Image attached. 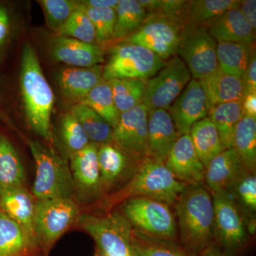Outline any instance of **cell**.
Instances as JSON below:
<instances>
[{
	"mask_svg": "<svg viewBox=\"0 0 256 256\" xmlns=\"http://www.w3.org/2000/svg\"><path fill=\"white\" fill-rule=\"evenodd\" d=\"M148 110L144 104L122 112L114 128L112 144L139 164L146 158Z\"/></svg>",
	"mask_w": 256,
	"mask_h": 256,
	"instance_id": "obj_13",
	"label": "cell"
},
{
	"mask_svg": "<svg viewBox=\"0 0 256 256\" xmlns=\"http://www.w3.org/2000/svg\"><path fill=\"white\" fill-rule=\"evenodd\" d=\"M47 25L56 32L76 9L79 1L74 0H40Z\"/></svg>",
	"mask_w": 256,
	"mask_h": 256,
	"instance_id": "obj_40",
	"label": "cell"
},
{
	"mask_svg": "<svg viewBox=\"0 0 256 256\" xmlns=\"http://www.w3.org/2000/svg\"><path fill=\"white\" fill-rule=\"evenodd\" d=\"M56 60L78 68H88L105 62L104 50L99 45L87 44L70 37L56 36L50 44Z\"/></svg>",
	"mask_w": 256,
	"mask_h": 256,
	"instance_id": "obj_18",
	"label": "cell"
},
{
	"mask_svg": "<svg viewBox=\"0 0 256 256\" xmlns=\"http://www.w3.org/2000/svg\"><path fill=\"white\" fill-rule=\"evenodd\" d=\"M86 8L92 9H114L118 0H82L80 1Z\"/></svg>",
	"mask_w": 256,
	"mask_h": 256,
	"instance_id": "obj_46",
	"label": "cell"
},
{
	"mask_svg": "<svg viewBox=\"0 0 256 256\" xmlns=\"http://www.w3.org/2000/svg\"><path fill=\"white\" fill-rule=\"evenodd\" d=\"M174 204L181 246L196 256L214 238L212 196L202 185H186Z\"/></svg>",
	"mask_w": 256,
	"mask_h": 256,
	"instance_id": "obj_2",
	"label": "cell"
},
{
	"mask_svg": "<svg viewBox=\"0 0 256 256\" xmlns=\"http://www.w3.org/2000/svg\"><path fill=\"white\" fill-rule=\"evenodd\" d=\"M242 212L246 225L250 220H256V173L246 171L234 184L227 192Z\"/></svg>",
	"mask_w": 256,
	"mask_h": 256,
	"instance_id": "obj_37",
	"label": "cell"
},
{
	"mask_svg": "<svg viewBox=\"0 0 256 256\" xmlns=\"http://www.w3.org/2000/svg\"><path fill=\"white\" fill-rule=\"evenodd\" d=\"M188 134L197 156L205 168L212 159L226 149L218 130L208 117L194 124Z\"/></svg>",
	"mask_w": 256,
	"mask_h": 256,
	"instance_id": "obj_27",
	"label": "cell"
},
{
	"mask_svg": "<svg viewBox=\"0 0 256 256\" xmlns=\"http://www.w3.org/2000/svg\"><path fill=\"white\" fill-rule=\"evenodd\" d=\"M240 0H192L188 2L184 22L190 28L204 26L233 8Z\"/></svg>",
	"mask_w": 256,
	"mask_h": 256,
	"instance_id": "obj_31",
	"label": "cell"
},
{
	"mask_svg": "<svg viewBox=\"0 0 256 256\" xmlns=\"http://www.w3.org/2000/svg\"><path fill=\"white\" fill-rule=\"evenodd\" d=\"M242 108L244 116L256 118V94L244 96L242 100Z\"/></svg>",
	"mask_w": 256,
	"mask_h": 256,
	"instance_id": "obj_47",
	"label": "cell"
},
{
	"mask_svg": "<svg viewBox=\"0 0 256 256\" xmlns=\"http://www.w3.org/2000/svg\"><path fill=\"white\" fill-rule=\"evenodd\" d=\"M70 112L82 124L90 142L112 144L114 128L95 111L84 104L76 102L70 108Z\"/></svg>",
	"mask_w": 256,
	"mask_h": 256,
	"instance_id": "obj_33",
	"label": "cell"
},
{
	"mask_svg": "<svg viewBox=\"0 0 256 256\" xmlns=\"http://www.w3.org/2000/svg\"><path fill=\"white\" fill-rule=\"evenodd\" d=\"M85 10L95 28L96 42L98 44H104L112 41L116 22V10L92 9L86 6Z\"/></svg>",
	"mask_w": 256,
	"mask_h": 256,
	"instance_id": "obj_41",
	"label": "cell"
},
{
	"mask_svg": "<svg viewBox=\"0 0 256 256\" xmlns=\"http://www.w3.org/2000/svg\"><path fill=\"white\" fill-rule=\"evenodd\" d=\"M98 160L104 192L120 181L127 173L131 160L112 144H99Z\"/></svg>",
	"mask_w": 256,
	"mask_h": 256,
	"instance_id": "obj_26",
	"label": "cell"
},
{
	"mask_svg": "<svg viewBox=\"0 0 256 256\" xmlns=\"http://www.w3.org/2000/svg\"><path fill=\"white\" fill-rule=\"evenodd\" d=\"M35 204L36 200L24 186L8 188L0 195V210L18 224L36 244L34 232Z\"/></svg>",
	"mask_w": 256,
	"mask_h": 256,
	"instance_id": "obj_20",
	"label": "cell"
},
{
	"mask_svg": "<svg viewBox=\"0 0 256 256\" xmlns=\"http://www.w3.org/2000/svg\"><path fill=\"white\" fill-rule=\"evenodd\" d=\"M168 110L180 136L190 134L194 124L208 117L204 92L198 80L192 78Z\"/></svg>",
	"mask_w": 256,
	"mask_h": 256,
	"instance_id": "obj_15",
	"label": "cell"
},
{
	"mask_svg": "<svg viewBox=\"0 0 256 256\" xmlns=\"http://www.w3.org/2000/svg\"><path fill=\"white\" fill-rule=\"evenodd\" d=\"M192 79L190 70L180 56L172 57L154 76L146 80L143 101L146 110H168Z\"/></svg>",
	"mask_w": 256,
	"mask_h": 256,
	"instance_id": "obj_10",
	"label": "cell"
},
{
	"mask_svg": "<svg viewBox=\"0 0 256 256\" xmlns=\"http://www.w3.org/2000/svg\"><path fill=\"white\" fill-rule=\"evenodd\" d=\"M198 82L204 92L208 110L213 106L244 98L242 79L224 73L220 68Z\"/></svg>",
	"mask_w": 256,
	"mask_h": 256,
	"instance_id": "obj_22",
	"label": "cell"
},
{
	"mask_svg": "<svg viewBox=\"0 0 256 256\" xmlns=\"http://www.w3.org/2000/svg\"><path fill=\"white\" fill-rule=\"evenodd\" d=\"M26 174L22 162L11 141L0 134V195L8 188L24 186Z\"/></svg>",
	"mask_w": 256,
	"mask_h": 256,
	"instance_id": "obj_28",
	"label": "cell"
},
{
	"mask_svg": "<svg viewBox=\"0 0 256 256\" xmlns=\"http://www.w3.org/2000/svg\"><path fill=\"white\" fill-rule=\"evenodd\" d=\"M186 184L178 181L163 163L146 158L138 164L129 182L106 202L108 207L134 197H146L168 205L176 201Z\"/></svg>",
	"mask_w": 256,
	"mask_h": 256,
	"instance_id": "obj_3",
	"label": "cell"
},
{
	"mask_svg": "<svg viewBox=\"0 0 256 256\" xmlns=\"http://www.w3.org/2000/svg\"><path fill=\"white\" fill-rule=\"evenodd\" d=\"M146 80L134 78L108 80L112 88L114 104L120 114L143 104Z\"/></svg>",
	"mask_w": 256,
	"mask_h": 256,
	"instance_id": "obj_36",
	"label": "cell"
},
{
	"mask_svg": "<svg viewBox=\"0 0 256 256\" xmlns=\"http://www.w3.org/2000/svg\"><path fill=\"white\" fill-rule=\"evenodd\" d=\"M122 203L121 213L134 230L156 238L176 239L178 224L169 205L146 197L128 198Z\"/></svg>",
	"mask_w": 256,
	"mask_h": 256,
	"instance_id": "obj_8",
	"label": "cell"
},
{
	"mask_svg": "<svg viewBox=\"0 0 256 256\" xmlns=\"http://www.w3.org/2000/svg\"><path fill=\"white\" fill-rule=\"evenodd\" d=\"M216 41L206 26L190 28L183 37L178 50L191 74L192 78L201 80L213 74L218 68Z\"/></svg>",
	"mask_w": 256,
	"mask_h": 256,
	"instance_id": "obj_12",
	"label": "cell"
},
{
	"mask_svg": "<svg viewBox=\"0 0 256 256\" xmlns=\"http://www.w3.org/2000/svg\"><path fill=\"white\" fill-rule=\"evenodd\" d=\"M78 102L95 111L112 128L118 124L120 112L114 104L112 88L108 80H102Z\"/></svg>",
	"mask_w": 256,
	"mask_h": 256,
	"instance_id": "obj_32",
	"label": "cell"
},
{
	"mask_svg": "<svg viewBox=\"0 0 256 256\" xmlns=\"http://www.w3.org/2000/svg\"><path fill=\"white\" fill-rule=\"evenodd\" d=\"M28 143L36 164V176L32 188L35 200H75L73 178L68 161L40 141L28 139Z\"/></svg>",
	"mask_w": 256,
	"mask_h": 256,
	"instance_id": "obj_4",
	"label": "cell"
},
{
	"mask_svg": "<svg viewBox=\"0 0 256 256\" xmlns=\"http://www.w3.org/2000/svg\"><path fill=\"white\" fill-rule=\"evenodd\" d=\"M77 224L94 239L99 256H133V228L121 212L84 214Z\"/></svg>",
	"mask_w": 256,
	"mask_h": 256,
	"instance_id": "obj_5",
	"label": "cell"
},
{
	"mask_svg": "<svg viewBox=\"0 0 256 256\" xmlns=\"http://www.w3.org/2000/svg\"><path fill=\"white\" fill-rule=\"evenodd\" d=\"M99 144L90 142L84 149L69 156L75 197L80 203H90L102 194L98 150Z\"/></svg>",
	"mask_w": 256,
	"mask_h": 256,
	"instance_id": "obj_14",
	"label": "cell"
},
{
	"mask_svg": "<svg viewBox=\"0 0 256 256\" xmlns=\"http://www.w3.org/2000/svg\"><path fill=\"white\" fill-rule=\"evenodd\" d=\"M214 233L226 255L230 256L246 242L248 232L242 212L227 192L214 194Z\"/></svg>",
	"mask_w": 256,
	"mask_h": 256,
	"instance_id": "obj_11",
	"label": "cell"
},
{
	"mask_svg": "<svg viewBox=\"0 0 256 256\" xmlns=\"http://www.w3.org/2000/svg\"><path fill=\"white\" fill-rule=\"evenodd\" d=\"M37 249L24 230L0 210V256H32Z\"/></svg>",
	"mask_w": 256,
	"mask_h": 256,
	"instance_id": "obj_24",
	"label": "cell"
},
{
	"mask_svg": "<svg viewBox=\"0 0 256 256\" xmlns=\"http://www.w3.org/2000/svg\"><path fill=\"white\" fill-rule=\"evenodd\" d=\"M146 14H162L184 18L188 2L184 0H138ZM185 24V23H184Z\"/></svg>",
	"mask_w": 256,
	"mask_h": 256,
	"instance_id": "obj_42",
	"label": "cell"
},
{
	"mask_svg": "<svg viewBox=\"0 0 256 256\" xmlns=\"http://www.w3.org/2000/svg\"><path fill=\"white\" fill-rule=\"evenodd\" d=\"M132 245L136 256H194L174 240L150 236L134 229Z\"/></svg>",
	"mask_w": 256,
	"mask_h": 256,
	"instance_id": "obj_35",
	"label": "cell"
},
{
	"mask_svg": "<svg viewBox=\"0 0 256 256\" xmlns=\"http://www.w3.org/2000/svg\"><path fill=\"white\" fill-rule=\"evenodd\" d=\"M244 97L250 94H256V56H252L242 76Z\"/></svg>",
	"mask_w": 256,
	"mask_h": 256,
	"instance_id": "obj_43",
	"label": "cell"
},
{
	"mask_svg": "<svg viewBox=\"0 0 256 256\" xmlns=\"http://www.w3.org/2000/svg\"><path fill=\"white\" fill-rule=\"evenodd\" d=\"M194 256H228L224 254L223 250L220 248L216 246L214 244H212L210 246L202 250L200 254Z\"/></svg>",
	"mask_w": 256,
	"mask_h": 256,
	"instance_id": "obj_48",
	"label": "cell"
},
{
	"mask_svg": "<svg viewBox=\"0 0 256 256\" xmlns=\"http://www.w3.org/2000/svg\"><path fill=\"white\" fill-rule=\"evenodd\" d=\"M116 12L114 35L116 41H120L137 31L146 16V10L138 0H118Z\"/></svg>",
	"mask_w": 256,
	"mask_h": 256,
	"instance_id": "obj_34",
	"label": "cell"
},
{
	"mask_svg": "<svg viewBox=\"0 0 256 256\" xmlns=\"http://www.w3.org/2000/svg\"><path fill=\"white\" fill-rule=\"evenodd\" d=\"M80 210L74 198L36 200L34 232L38 248H50L73 224L76 223Z\"/></svg>",
	"mask_w": 256,
	"mask_h": 256,
	"instance_id": "obj_7",
	"label": "cell"
},
{
	"mask_svg": "<svg viewBox=\"0 0 256 256\" xmlns=\"http://www.w3.org/2000/svg\"><path fill=\"white\" fill-rule=\"evenodd\" d=\"M238 9L249 24L256 31V0H240Z\"/></svg>",
	"mask_w": 256,
	"mask_h": 256,
	"instance_id": "obj_45",
	"label": "cell"
},
{
	"mask_svg": "<svg viewBox=\"0 0 256 256\" xmlns=\"http://www.w3.org/2000/svg\"><path fill=\"white\" fill-rule=\"evenodd\" d=\"M232 148L244 168L256 173V118L244 116L239 121L234 130Z\"/></svg>",
	"mask_w": 256,
	"mask_h": 256,
	"instance_id": "obj_29",
	"label": "cell"
},
{
	"mask_svg": "<svg viewBox=\"0 0 256 256\" xmlns=\"http://www.w3.org/2000/svg\"><path fill=\"white\" fill-rule=\"evenodd\" d=\"M110 48V56L102 66L104 78L148 80L164 66L166 60L139 45L118 42Z\"/></svg>",
	"mask_w": 256,
	"mask_h": 256,
	"instance_id": "obj_9",
	"label": "cell"
},
{
	"mask_svg": "<svg viewBox=\"0 0 256 256\" xmlns=\"http://www.w3.org/2000/svg\"><path fill=\"white\" fill-rule=\"evenodd\" d=\"M102 80L104 70L101 65L88 68L69 67L63 69L58 76V84L62 94L77 102Z\"/></svg>",
	"mask_w": 256,
	"mask_h": 256,
	"instance_id": "obj_23",
	"label": "cell"
},
{
	"mask_svg": "<svg viewBox=\"0 0 256 256\" xmlns=\"http://www.w3.org/2000/svg\"></svg>",
	"mask_w": 256,
	"mask_h": 256,
	"instance_id": "obj_49",
	"label": "cell"
},
{
	"mask_svg": "<svg viewBox=\"0 0 256 256\" xmlns=\"http://www.w3.org/2000/svg\"><path fill=\"white\" fill-rule=\"evenodd\" d=\"M11 30V18L9 11L0 5V52L8 42Z\"/></svg>",
	"mask_w": 256,
	"mask_h": 256,
	"instance_id": "obj_44",
	"label": "cell"
},
{
	"mask_svg": "<svg viewBox=\"0 0 256 256\" xmlns=\"http://www.w3.org/2000/svg\"><path fill=\"white\" fill-rule=\"evenodd\" d=\"M246 170L234 148H228L216 156L205 168L204 182L213 194L228 192Z\"/></svg>",
	"mask_w": 256,
	"mask_h": 256,
	"instance_id": "obj_19",
	"label": "cell"
},
{
	"mask_svg": "<svg viewBox=\"0 0 256 256\" xmlns=\"http://www.w3.org/2000/svg\"><path fill=\"white\" fill-rule=\"evenodd\" d=\"M244 116L242 100L220 104L208 110V117L218 130L226 149L232 148L234 130Z\"/></svg>",
	"mask_w": 256,
	"mask_h": 256,
	"instance_id": "obj_30",
	"label": "cell"
},
{
	"mask_svg": "<svg viewBox=\"0 0 256 256\" xmlns=\"http://www.w3.org/2000/svg\"><path fill=\"white\" fill-rule=\"evenodd\" d=\"M188 28L178 18L148 14L137 31L118 42L144 47L168 60L178 55V46Z\"/></svg>",
	"mask_w": 256,
	"mask_h": 256,
	"instance_id": "obj_6",
	"label": "cell"
},
{
	"mask_svg": "<svg viewBox=\"0 0 256 256\" xmlns=\"http://www.w3.org/2000/svg\"><path fill=\"white\" fill-rule=\"evenodd\" d=\"M255 54V43L226 42L217 43L218 68L228 75L242 78Z\"/></svg>",
	"mask_w": 256,
	"mask_h": 256,
	"instance_id": "obj_25",
	"label": "cell"
},
{
	"mask_svg": "<svg viewBox=\"0 0 256 256\" xmlns=\"http://www.w3.org/2000/svg\"><path fill=\"white\" fill-rule=\"evenodd\" d=\"M180 136L169 111L166 109L149 111L146 158L164 164Z\"/></svg>",
	"mask_w": 256,
	"mask_h": 256,
	"instance_id": "obj_17",
	"label": "cell"
},
{
	"mask_svg": "<svg viewBox=\"0 0 256 256\" xmlns=\"http://www.w3.org/2000/svg\"><path fill=\"white\" fill-rule=\"evenodd\" d=\"M60 137L70 156L84 149L90 143L78 120L70 112L64 114L60 122Z\"/></svg>",
	"mask_w": 256,
	"mask_h": 256,
	"instance_id": "obj_39",
	"label": "cell"
},
{
	"mask_svg": "<svg viewBox=\"0 0 256 256\" xmlns=\"http://www.w3.org/2000/svg\"><path fill=\"white\" fill-rule=\"evenodd\" d=\"M216 42L255 43L256 31L238 8H233L204 25Z\"/></svg>",
	"mask_w": 256,
	"mask_h": 256,
	"instance_id": "obj_21",
	"label": "cell"
},
{
	"mask_svg": "<svg viewBox=\"0 0 256 256\" xmlns=\"http://www.w3.org/2000/svg\"><path fill=\"white\" fill-rule=\"evenodd\" d=\"M20 89L28 127L37 136L50 141L54 95L44 75L36 50L30 44L24 46L22 53Z\"/></svg>",
	"mask_w": 256,
	"mask_h": 256,
	"instance_id": "obj_1",
	"label": "cell"
},
{
	"mask_svg": "<svg viewBox=\"0 0 256 256\" xmlns=\"http://www.w3.org/2000/svg\"><path fill=\"white\" fill-rule=\"evenodd\" d=\"M56 33L57 36L70 37L87 44H95L96 42L94 24L80 1L76 9Z\"/></svg>",
	"mask_w": 256,
	"mask_h": 256,
	"instance_id": "obj_38",
	"label": "cell"
},
{
	"mask_svg": "<svg viewBox=\"0 0 256 256\" xmlns=\"http://www.w3.org/2000/svg\"><path fill=\"white\" fill-rule=\"evenodd\" d=\"M164 165L178 181L202 185L205 168L197 156L190 134L180 136L170 150Z\"/></svg>",
	"mask_w": 256,
	"mask_h": 256,
	"instance_id": "obj_16",
	"label": "cell"
}]
</instances>
